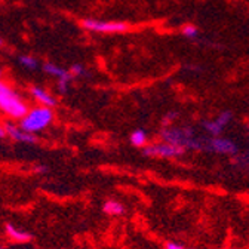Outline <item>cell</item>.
Listing matches in <instances>:
<instances>
[{
  "label": "cell",
  "instance_id": "1",
  "mask_svg": "<svg viewBox=\"0 0 249 249\" xmlns=\"http://www.w3.org/2000/svg\"><path fill=\"white\" fill-rule=\"evenodd\" d=\"M28 104L6 82L0 80V111L11 119H22L28 113Z\"/></svg>",
  "mask_w": 249,
  "mask_h": 249
},
{
  "label": "cell",
  "instance_id": "2",
  "mask_svg": "<svg viewBox=\"0 0 249 249\" xmlns=\"http://www.w3.org/2000/svg\"><path fill=\"white\" fill-rule=\"evenodd\" d=\"M55 114L53 110L49 107H35L28 110V113L19 120V128H22L25 132L30 134H37L46 129L49 124L52 123Z\"/></svg>",
  "mask_w": 249,
  "mask_h": 249
},
{
  "label": "cell",
  "instance_id": "3",
  "mask_svg": "<svg viewBox=\"0 0 249 249\" xmlns=\"http://www.w3.org/2000/svg\"><path fill=\"white\" fill-rule=\"evenodd\" d=\"M80 25L93 33H101V35H119V33H126L129 30V25L122 21H103V19H92L85 18L80 21Z\"/></svg>",
  "mask_w": 249,
  "mask_h": 249
},
{
  "label": "cell",
  "instance_id": "4",
  "mask_svg": "<svg viewBox=\"0 0 249 249\" xmlns=\"http://www.w3.org/2000/svg\"><path fill=\"white\" fill-rule=\"evenodd\" d=\"M185 148L171 144V142H156V144H147L142 147V153L147 158H160V159H177L185 154Z\"/></svg>",
  "mask_w": 249,
  "mask_h": 249
},
{
  "label": "cell",
  "instance_id": "5",
  "mask_svg": "<svg viewBox=\"0 0 249 249\" xmlns=\"http://www.w3.org/2000/svg\"><path fill=\"white\" fill-rule=\"evenodd\" d=\"M215 154H227V156H236L239 153V147L236 142L230 138L224 137H209L205 140V150Z\"/></svg>",
  "mask_w": 249,
  "mask_h": 249
},
{
  "label": "cell",
  "instance_id": "6",
  "mask_svg": "<svg viewBox=\"0 0 249 249\" xmlns=\"http://www.w3.org/2000/svg\"><path fill=\"white\" fill-rule=\"evenodd\" d=\"M231 119H233L231 111H223V113L218 114L215 119L205 120L202 123V126L206 131V134H209V137H221L223 131L226 129L227 124L231 122Z\"/></svg>",
  "mask_w": 249,
  "mask_h": 249
},
{
  "label": "cell",
  "instance_id": "7",
  "mask_svg": "<svg viewBox=\"0 0 249 249\" xmlns=\"http://www.w3.org/2000/svg\"><path fill=\"white\" fill-rule=\"evenodd\" d=\"M5 129H6V134L17 142H24V144H36L37 142V137L35 134L25 132L22 128L17 126V124H14L11 122L5 123Z\"/></svg>",
  "mask_w": 249,
  "mask_h": 249
},
{
  "label": "cell",
  "instance_id": "8",
  "mask_svg": "<svg viewBox=\"0 0 249 249\" xmlns=\"http://www.w3.org/2000/svg\"><path fill=\"white\" fill-rule=\"evenodd\" d=\"M30 93H31V97H33L40 106L43 107H49V108H53L56 107L58 101L53 95H51V93L48 90H45L43 88L40 86H31L30 88Z\"/></svg>",
  "mask_w": 249,
  "mask_h": 249
},
{
  "label": "cell",
  "instance_id": "9",
  "mask_svg": "<svg viewBox=\"0 0 249 249\" xmlns=\"http://www.w3.org/2000/svg\"><path fill=\"white\" fill-rule=\"evenodd\" d=\"M5 230H6V234L8 237H11L12 240L15 242H19V243H24V242H30L31 239H33V236H31L30 233L24 231V230H18L15 226H12L11 223H8L5 226Z\"/></svg>",
  "mask_w": 249,
  "mask_h": 249
},
{
  "label": "cell",
  "instance_id": "10",
  "mask_svg": "<svg viewBox=\"0 0 249 249\" xmlns=\"http://www.w3.org/2000/svg\"><path fill=\"white\" fill-rule=\"evenodd\" d=\"M103 211L107 213V215H111V216H120L124 213V206L117 202V200H107L104 205H103Z\"/></svg>",
  "mask_w": 249,
  "mask_h": 249
},
{
  "label": "cell",
  "instance_id": "11",
  "mask_svg": "<svg viewBox=\"0 0 249 249\" xmlns=\"http://www.w3.org/2000/svg\"><path fill=\"white\" fill-rule=\"evenodd\" d=\"M42 70H43L45 73H48V74L56 77V79L62 77V76H64V74L67 73V70H64V69H61V67L55 66L53 62H43V64H42Z\"/></svg>",
  "mask_w": 249,
  "mask_h": 249
},
{
  "label": "cell",
  "instance_id": "12",
  "mask_svg": "<svg viewBox=\"0 0 249 249\" xmlns=\"http://www.w3.org/2000/svg\"><path fill=\"white\" fill-rule=\"evenodd\" d=\"M129 140H131V144L135 147H145L147 145V134L144 129H135L131 134Z\"/></svg>",
  "mask_w": 249,
  "mask_h": 249
},
{
  "label": "cell",
  "instance_id": "13",
  "mask_svg": "<svg viewBox=\"0 0 249 249\" xmlns=\"http://www.w3.org/2000/svg\"><path fill=\"white\" fill-rule=\"evenodd\" d=\"M19 64L28 70H36L37 66H39V62L35 56H30V55H21L19 56Z\"/></svg>",
  "mask_w": 249,
  "mask_h": 249
},
{
  "label": "cell",
  "instance_id": "14",
  "mask_svg": "<svg viewBox=\"0 0 249 249\" xmlns=\"http://www.w3.org/2000/svg\"><path fill=\"white\" fill-rule=\"evenodd\" d=\"M73 79H74L73 74L67 70V73H66L64 76L58 79V90H59L61 93H66V92L69 90V85H70V82H71Z\"/></svg>",
  "mask_w": 249,
  "mask_h": 249
},
{
  "label": "cell",
  "instance_id": "15",
  "mask_svg": "<svg viewBox=\"0 0 249 249\" xmlns=\"http://www.w3.org/2000/svg\"><path fill=\"white\" fill-rule=\"evenodd\" d=\"M181 33H182L185 37L195 39V37H197V36H199V28H197L195 24H187V25H184V27H182Z\"/></svg>",
  "mask_w": 249,
  "mask_h": 249
},
{
  "label": "cell",
  "instance_id": "16",
  "mask_svg": "<svg viewBox=\"0 0 249 249\" xmlns=\"http://www.w3.org/2000/svg\"><path fill=\"white\" fill-rule=\"evenodd\" d=\"M234 159L237 163H240L242 166H249V154L248 153H243V154H236Z\"/></svg>",
  "mask_w": 249,
  "mask_h": 249
},
{
  "label": "cell",
  "instance_id": "17",
  "mask_svg": "<svg viewBox=\"0 0 249 249\" xmlns=\"http://www.w3.org/2000/svg\"><path fill=\"white\" fill-rule=\"evenodd\" d=\"M69 71L73 74V77H77V76H82L85 73V67L82 64H73Z\"/></svg>",
  "mask_w": 249,
  "mask_h": 249
},
{
  "label": "cell",
  "instance_id": "18",
  "mask_svg": "<svg viewBox=\"0 0 249 249\" xmlns=\"http://www.w3.org/2000/svg\"><path fill=\"white\" fill-rule=\"evenodd\" d=\"M165 249H193V248H187L181 243H177V242H168L165 245Z\"/></svg>",
  "mask_w": 249,
  "mask_h": 249
},
{
  "label": "cell",
  "instance_id": "19",
  "mask_svg": "<svg viewBox=\"0 0 249 249\" xmlns=\"http://www.w3.org/2000/svg\"><path fill=\"white\" fill-rule=\"evenodd\" d=\"M36 172H37V174H46V172H48V168H46V166H43V165L36 166Z\"/></svg>",
  "mask_w": 249,
  "mask_h": 249
},
{
  "label": "cell",
  "instance_id": "20",
  "mask_svg": "<svg viewBox=\"0 0 249 249\" xmlns=\"http://www.w3.org/2000/svg\"><path fill=\"white\" fill-rule=\"evenodd\" d=\"M8 134H6V129H5V126H2V124H0V138H5Z\"/></svg>",
  "mask_w": 249,
  "mask_h": 249
},
{
  "label": "cell",
  "instance_id": "21",
  "mask_svg": "<svg viewBox=\"0 0 249 249\" xmlns=\"http://www.w3.org/2000/svg\"><path fill=\"white\" fill-rule=\"evenodd\" d=\"M2 76H3V70L0 69V80H2Z\"/></svg>",
  "mask_w": 249,
  "mask_h": 249
},
{
  "label": "cell",
  "instance_id": "22",
  "mask_svg": "<svg viewBox=\"0 0 249 249\" xmlns=\"http://www.w3.org/2000/svg\"><path fill=\"white\" fill-rule=\"evenodd\" d=\"M2 46H3V40H2V39H0V48H2Z\"/></svg>",
  "mask_w": 249,
  "mask_h": 249
},
{
  "label": "cell",
  "instance_id": "23",
  "mask_svg": "<svg viewBox=\"0 0 249 249\" xmlns=\"http://www.w3.org/2000/svg\"><path fill=\"white\" fill-rule=\"evenodd\" d=\"M0 249H5V248H2V246H0Z\"/></svg>",
  "mask_w": 249,
  "mask_h": 249
},
{
  "label": "cell",
  "instance_id": "24",
  "mask_svg": "<svg viewBox=\"0 0 249 249\" xmlns=\"http://www.w3.org/2000/svg\"><path fill=\"white\" fill-rule=\"evenodd\" d=\"M248 134H249V131H248Z\"/></svg>",
  "mask_w": 249,
  "mask_h": 249
}]
</instances>
